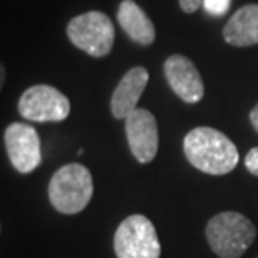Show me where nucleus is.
I'll return each instance as SVG.
<instances>
[{
	"label": "nucleus",
	"instance_id": "nucleus-1",
	"mask_svg": "<svg viewBox=\"0 0 258 258\" xmlns=\"http://www.w3.org/2000/svg\"><path fill=\"white\" fill-rule=\"evenodd\" d=\"M188 163L211 176L228 174L240 161L235 143L218 129L200 126L191 129L183 141Z\"/></svg>",
	"mask_w": 258,
	"mask_h": 258
},
{
	"label": "nucleus",
	"instance_id": "nucleus-2",
	"mask_svg": "<svg viewBox=\"0 0 258 258\" xmlns=\"http://www.w3.org/2000/svg\"><path fill=\"white\" fill-rule=\"evenodd\" d=\"M92 193V174L81 163H69L59 168L47 188L50 205L62 215L81 213L89 205Z\"/></svg>",
	"mask_w": 258,
	"mask_h": 258
},
{
	"label": "nucleus",
	"instance_id": "nucleus-3",
	"mask_svg": "<svg viewBox=\"0 0 258 258\" xmlns=\"http://www.w3.org/2000/svg\"><path fill=\"white\" fill-rule=\"evenodd\" d=\"M206 240L220 258H240L256 238V228L238 211L215 215L206 225Z\"/></svg>",
	"mask_w": 258,
	"mask_h": 258
},
{
	"label": "nucleus",
	"instance_id": "nucleus-4",
	"mask_svg": "<svg viewBox=\"0 0 258 258\" xmlns=\"http://www.w3.org/2000/svg\"><path fill=\"white\" fill-rule=\"evenodd\" d=\"M67 37L91 57H106L114 47L116 30L109 15L99 10L84 12L67 24Z\"/></svg>",
	"mask_w": 258,
	"mask_h": 258
},
{
	"label": "nucleus",
	"instance_id": "nucleus-5",
	"mask_svg": "<svg viewBox=\"0 0 258 258\" xmlns=\"http://www.w3.org/2000/svg\"><path fill=\"white\" fill-rule=\"evenodd\" d=\"M117 258H159L161 245L151 220L144 215H131L121 221L114 233Z\"/></svg>",
	"mask_w": 258,
	"mask_h": 258
},
{
	"label": "nucleus",
	"instance_id": "nucleus-6",
	"mask_svg": "<svg viewBox=\"0 0 258 258\" xmlns=\"http://www.w3.org/2000/svg\"><path fill=\"white\" fill-rule=\"evenodd\" d=\"M19 112L34 122H60L71 114L69 99L55 87L37 84L29 87L19 99Z\"/></svg>",
	"mask_w": 258,
	"mask_h": 258
},
{
	"label": "nucleus",
	"instance_id": "nucleus-7",
	"mask_svg": "<svg viewBox=\"0 0 258 258\" xmlns=\"http://www.w3.org/2000/svg\"><path fill=\"white\" fill-rule=\"evenodd\" d=\"M4 141L10 163L20 174H29L40 166L42 149L34 126L25 122H12L5 129Z\"/></svg>",
	"mask_w": 258,
	"mask_h": 258
},
{
	"label": "nucleus",
	"instance_id": "nucleus-8",
	"mask_svg": "<svg viewBox=\"0 0 258 258\" xmlns=\"http://www.w3.org/2000/svg\"><path fill=\"white\" fill-rule=\"evenodd\" d=\"M124 121L126 138L133 156L141 164L151 163L156 158L159 146L156 117L148 109L136 107Z\"/></svg>",
	"mask_w": 258,
	"mask_h": 258
},
{
	"label": "nucleus",
	"instance_id": "nucleus-9",
	"mask_svg": "<svg viewBox=\"0 0 258 258\" xmlns=\"http://www.w3.org/2000/svg\"><path fill=\"white\" fill-rule=\"evenodd\" d=\"M163 71L169 87L181 101L188 102V104H196L203 99V79H201L200 71L188 57L181 54L169 55L164 62Z\"/></svg>",
	"mask_w": 258,
	"mask_h": 258
},
{
	"label": "nucleus",
	"instance_id": "nucleus-10",
	"mask_svg": "<svg viewBox=\"0 0 258 258\" xmlns=\"http://www.w3.org/2000/svg\"><path fill=\"white\" fill-rule=\"evenodd\" d=\"M148 81L149 72L143 66L133 67L121 77L111 96V114L116 119H126L136 109L138 102L148 86Z\"/></svg>",
	"mask_w": 258,
	"mask_h": 258
},
{
	"label": "nucleus",
	"instance_id": "nucleus-11",
	"mask_svg": "<svg viewBox=\"0 0 258 258\" xmlns=\"http://www.w3.org/2000/svg\"><path fill=\"white\" fill-rule=\"evenodd\" d=\"M226 44L251 47L258 44V4H248L231 15L223 27Z\"/></svg>",
	"mask_w": 258,
	"mask_h": 258
},
{
	"label": "nucleus",
	"instance_id": "nucleus-12",
	"mask_svg": "<svg viewBox=\"0 0 258 258\" xmlns=\"http://www.w3.org/2000/svg\"><path fill=\"white\" fill-rule=\"evenodd\" d=\"M117 22L127 37L139 45H151L156 39V29L148 14L134 2L122 0L117 7Z\"/></svg>",
	"mask_w": 258,
	"mask_h": 258
},
{
	"label": "nucleus",
	"instance_id": "nucleus-13",
	"mask_svg": "<svg viewBox=\"0 0 258 258\" xmlns=\"http://www.w3.org/2000/svg\"><path fill=\"white\" fill-rule=\"evenodd\" d=\"M231 0H203V9L211 15H223L230 9Z\"/></svg>",
	"mask_w": 258,
	"mask_h": 258
},
{
	"label": "nucleus",
	"instance_id": "nucleus-14",
	"mask_svg": "<svg viewBox=\"0 0 258 258\" xmlns=\"http://www.w3.org/2000/svg\"><path fill=\"white\" fill-rule=\"evenodd\" d=\"M245 168L253 174V176H258V146L251 148L248 154L245 158Z\"/></svg>",
	"mask_w": 258,
	"mask_h": 258
},
{
	"label": "nucleus",
	"instance_id": "nucleus-15",
	"mask_svg": "<svg viewBox=\"0 0 258 258\" xmlns=\"http://www.w3.org/2000/svg\"><path fill=\"white\" fill-rule=\"evenodd\" d=\"M178 2L184 14H195L203 7V0H178Z\"/></svg>",
	"mask_w": 258,
	"mask_h": 258
},
{
	"label": "nucleus",
	"instance_id": "nucleus-16",
	"mask_svg": "<svg viewBox=\"0 0 258 258\" xmlns=\"http://www.w3.org/2000/svg\"><path fill=\"white\" fill-rule=\"evenodd\" d=\"M250 122H251V126H253L255 131L258 133V104L250 112Z\"/></svg>",
	"mask_w": 258,
	"mask_h": 258
},
{
	"label": "nucleus",
	"instance_id": "nucleus-17",
	"mask_svg": "<svg viewBox=\"0 0 258 258\" xmlns=\"http://www.w3.org/2000/svg\"><path fill=\"white\" fill-rule=\"evenodd\" d=\"M0 72H2V77H0V84H4L5 81V67L2 66V69H0Z\"/></svg>",
	"mask_w": 258,
	"mask_h": 258
}]
</instances>
